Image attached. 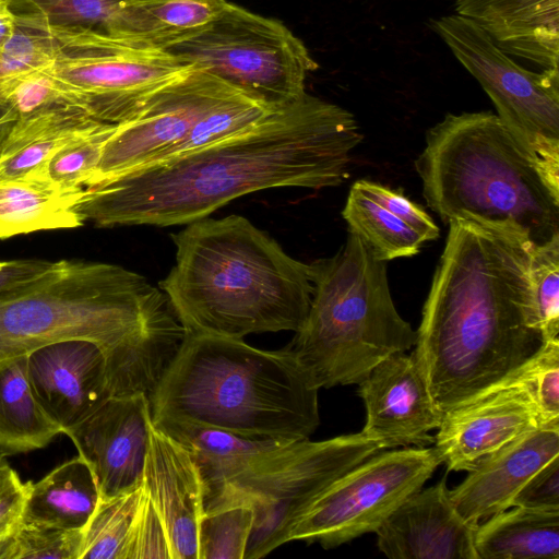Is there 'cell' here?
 Returning a JSON list of instances; mask_svg holds the SVG:
<instances>
[{"instance_id": "12", "label": "cell", "mask_w": 559, "mask_h": 559, "mask_svg": "<svg viewBox=\"0 0 559 559\" xmlns=\"http://www.w3.org/2000/svg\"><path fill=\"white\" fill-rule=\"evenodd\" d=\"M441 460L432 448L376 453L333 481L293 523L288 542L334 548L376 533L390 514L423 488Z\"/></svg>"}, {"instance_id": "2", "label": "cell", "mask_w": 559, "mask_h": 559, "mask_svg": "<svg viewBox=\"0 0 559 559\" xmlns=\"http://www.w3.org/2000/svg\"><path fill=\"white\" fill-rule=\"evenodd\" d=\"M448 224L413 353L442 414L491 391L545 343L533 305V243L468 221Z\"/></svg>"}, {"instance_id": "39", "label": "cell", "mask_w": 559, "mask_h": 559, "mask_svg": "<svg viewBox=\"0 0 559 559\" xmlns=\"http://www.w3.org/2000/svg\"><path fill=\"white\" fill-rule=\"evenodd\" d=\"M354 185L382 207L402 219L426 241L439 237V227L424 209L409 200L400 190H393L380 183L366 179L357 180Z\"/></svg>"}, {"instance_id": "37", "label": "cell", "mask_w": 559, "mask_h": 559, "mask_svg": "<svg viewBox=\"0 0 559 559\" xmlns=\"http://www.w3.org/2000/svg\"><path fill=\"white\" fill-rule=\"evenodd\" d=\"M122 2L123 0H17L15 3L26 8V11L39 12L55 26L106 32Z\"/></svg>"}, {"instance_id": "25", "label": "cell", "mask_w": 559, "mask_h": 559, "mask_svg": "<svg viewBox=\"0 0 559 559\" xmlns=\"http://www.w3.org/2000/svg\"><path fill=\"white\" fill-rule=\"evenodd\" d=\"M83 189L59 187L39 174L0 181V239L82 226L76 205Z\"/></svg>"}, {"instance_id": "28", "label": "cell", "mask_w": 559, "mask_h": 559, "mask_svg": "<svg viewBox=\"0 0 559 559\" xmlns=\"http://www.w3.org/2000/svg\"><path fill=\"white\" fill-rule=\"evenodd\" d=\"M26 355L0 359V451L38 450L62 433L36 399Z\"/></svg>"}, {"instance_id": "13", "label": "cell", "mask_w": 559, "mask_h": 559, "mask_svg": "<svg viewBox=\"0 0 559 559\" xmlns=\"http://www.w3.org/2000/svg\"><path fill=\"white\" fill-rule=\"evenodd\" d=\"M234 86L203 70L153 95L117 123L85 187L163 159Z\"/></svg>"}, {"instance_id": "42", "label": "cell", "mask_w": 559, "mask_h": 559, "mask_svg": "<svg viewBox=\"0 0 559 559\" xmlns=\"http://www.w3.org/2000/svg\"><path fill=\"white\" fill-rule=\"evenodd\" d=\"M57 262L19 259L0 261V299L13 296L47 275Z\"/></svg>"}, {"instance_id": "40", "label": "cell", "mask_w": 559, "mask_h": 559, "mask_svg": "<svg viewBox=\"0 0 559 559\" xmlns=\"http://www.w3.org/2000/svg\"><path fill=\"white\" fill-rule=\"evenodd\" d=\"M28 493V483L22 481L0 452V542L21 524Z\"/></svg>"}, {"instance_id": "31", "label": "cell", "mask_w": 559, "mask_h": 559, "mask_svg": "<svg viewBox=\"0 0 559 559\" xmlns=\"http://www.w3.org/2000/svg\"><path fill=\"white\" fill-rule=\"evenodd\" d=\"M139 488L111 497H99L83 528L80 559H127L135 515L143 496Z\"/></svg>"}, {"instance_id": "30", "label": "cell", "mask_w": 559, "mask_h": 559, "mask_svg": "<svg viewBox=\"0 0 559 559\" xmlns=\"http://www.w3.org/2000/svg\"><path fill=\"white\" fill-rule=\"evenodd\" d=\"M15 14L13 34L0 51V98L20 81L48 69L57 56L45 16L36 11Z\"/></svg>"}, {"instance_id": "46", "label": "cell", "mask_w": 559, "mask_h": 559, "mask_svg": "<svg viewBox=\"0 0 559 559\" xmlns=\"http://www.w3.org/2000/svg\"><path fill=\"white\" fill-rule=\"evenodd\" d=\"M0 452H2V451H0Z\"/></svg>"}, {"instance_id": "1", "label": "cell", "mask_w": 559, "mask_h": 559, "mask_svg": "<svg viewBox=\"0 0 559 559\" xmlns=\"http://www.w3.org/2000/svg\"><path fill=\"white\" fill-rule=\"evenodd\" d=\"M362 139L352 112L306 92L241 133L84 187L76 211L97 227L187 225L254 191L336 187Z\"/></svg>"}, {"instance_id": "44", "label": "cell", "mask_w": 559, "mask_h": 559, "mask_svg": "<svg viewBox=\"0 0 559 559\" xmlns=\"http://www.w3.org/2000/svg\"><path fill=\"white\" fill-rule=\"evenodd\" d=\"M15 120L16 115L14 110L9 105L0 100V153Z\"/></svg>"}, {"instance_id": "18", "label": "cell", "mask_w": 559, "mask_h": 559, "mask_svg": "<svg viewBox=\"0 0 559 559\" xmlns=\"http://www.w3.org/2000/svg\"><path fill=\"white\" fill-rule=\"evenodd\" d=\"M475 525L455 509L447 478L407 497L376 531L391 559H478Z\"/></svg>"}, {"instance_id": "43", "label": "cell", "mask_w": 559, "mask_h": 559, "mask_svg": "<svg viewBox=\"0 0 559 559\" xmlns=\"http://www.w3.org/2000/svg\"><path fill=\"white\" fill-rule=\"evenodd\" d=\"M15 19L16 14L12 10L11 4L0 0V51L13 34Z\"/></svg>"}, {"instance_id": "20", "label": "cell", "mask_w": 559, "mask_h": 559, "mask_svg": "<svg viewBox=\"0 0 559 559\" xmlns=\"http://www.w3.org/2000/svg\"><path fill=\"white\" fill-rule=\"evenodd\" d=\"M558 455L559 425H543L478 463L450 490V498L462 518L477 526L510 509L525 483Z\"/></svg>"}, {"instance_id": "17", "label": "cell", "mask_w": 559, "mask_h": 559, "mask_svg": "<svg viewBox=\"0 0 559 559\" xmlns=\"http://www.w3.org/2000/svg\"><path fill=\"white\" fill-rule=\"evenodd\" d=\"M540 426L536 408L522 391L498 388L444 413L433 448L448 471L469 472Z\"/></svg>"}, {"instance_id": "32", "label": "cell", "mask_w": 559, "mask_h": 559, "mask_svg": "<svg viewBox=\"0 0 559 559\" xmlns=\"http://www.w3.org/2000/svg\"><path fill=\"white\" fill-rule=\"evenodd\" d=\"M498 388L522 391L536 408L542 425H559V338L545 342L533 357L492 390Z\"/></svg>"}, {"instance_id": "7", "label": "cell", "mask_w": 559, "mask_h": 559, "mask_svg": "<svg viewBox=\"0 0 559 559\" xmlns=\"http://www.w3.org/2000/svg\"><path fill=\"white\" fill-rule=\"evenodd\" d=\"M386 261L349 230L332 257L310 263L313 293L290 349L318 389L359 384L386 357L415 346L397 312Z\"/></svg>"}, {"instance_id": "24", "label": "cell", "mask_w": 559, "mask_h": 559, "mask_svg": "<svg viewBox=\"0 0 559 559\" xmlns=\"http://www.w3.org/2000/svg\"><path fill=\"white\" fill-rule=\"evenodd\" d=\"M100 123L68 106L16 119L0 153V181L38 173L62 146Z\"/></svg>"}, {"instance_id": "3", "label": "cell", "mask_w": 559, "mask_h": 559, "mask_svg": "<svg viewBox=\"0 0 559 559\" xmlns=\"http://www.w3.org/2000/svg\"><path fill=\"white\" fill-rule=\"evenodd\" d=\"M185 334L163 290L110 263L57 261L34 285L0 299V359L91 341L105 353L111 395L150 397Z\"/></svg>"}, {"instance_id": "45", "label": "cell", "mask_w": 559, "mask_h": 559, "mask_svg": "<svg viewBox=\"0 0 559 559\" xmlns=\"http://www.w3.org/2000/svg\"><path fill=\"white\" fill-rule=\"evenodd\" d=\"M4 1L9 2V3L11 4V8H12V5H13L17 0H4Z\"/></svg>"}, {"instance_id": "11", "label": "cell", "mask_w": 559, "mask_h": 559, "mask_svg": "<svg viewBox=\"0 0 559 559\" xmlns=\"http://www.w3.org/2000/svg\"><path fill=\"white\" fill-rule=\"evenodd\" d=\"M429 27L477 80L497 116L559 193V70H526L457 14L430 20Z\"/></svg>"}, {"instance_id": "21", "label": "cell", "mask_w": 559, "mask_h": 559, "mask_svg": "<svg viewBox=\"0 0 559 559\" xmlns=\"http://www.w3.org/2000/svg\"><path fill=\"white\" fill-rule=\"evenodd\" d=\"M506 53L559 70V0H452Z\"/></svg>"}, {"instance_id": "16", "label": "cell", "mask_w": 559, "mask_h": 559, "mask_svg": "<svg viewBox=\"0 0 559 559\" xmlns=\"http://www.w3.org/2000/svg\"><path fill=\"white\" fill-rule=\"evenodd\" d=\"M26 365L36 399L64 435L111 396L106 356L94 342L44 345L26 355Z\"/></svg>"}, {"instance_id": "27", "label": "cell", "mask_w": 559, "mask_h": 559, "mask_svg": "<svg viewBox=\"0 0 559 559\" xmlns=\"http://www.w3.org/2000/svg\"><path fill=\"white\" fill-rule=\"evenodd\" d=\"M511 508L477 525L478 559H559V510Z\"/></svg>"}, {"instance_id": "8", "label": "cell", "mask_w": 559, "mask_h": 559, "mask_svg": "<svg viewBox=\"0 0 559 559\" xmlns=\"http://www.w3.org/2000/svg\"><path fill=\"white\" fill-rule=\"evenodd\" d=\"M380 451L361 432L285 442L227 481L204 513L240 503L251 507L243 559L265 557L288 542L293 523L333 481Z\"/></svg>"}, {"instance_id": "38", "label": "cell", "mask_w": 559, "mask_h": 559, "mask_svg": "<svg viewBox=\"0 0 559 559\" xmlns=\"http://www.w3.org/2000/svg\"><path fill=\"white\" fill-rule=\"evenodd\" d=\"M127 559H171L167 531L145 491L133 523Z\"/></svg>"}, {"instance_id": "22", "label": "cell", "mask_w": 559, "mask_h": 559, "mask_svg": "<svg viewBox=\"0 0 559 559\" xmlns=\"http://www.w3.org/2000/svg\"><path fill=\"white\" fill-rule=\"evenodd\" d=\"M152 421L156 428L185 448L192 457L203 486L204 509L218 496L227 481L259 456L288 442L168 418Z\"/></svg>"}, {"instance_id": "35", "label": "cell", "mask_w": 559, "mask_h": 559, "mask_svg": "<svg viewBox=\"0 0 559 559\" xmlns=\"http://www.w3.org/2000/svg\"><path fill=\"white\" fill-rule=\"evenodd\" d=\"M252 523L253 510L243 503L205 512L199 524L198 559H243Z\"/></svg>"}, {"instance_id": "41", "label": "cell", "mask_w": 559, "mask_h": 559, "mask_svg": "<svg viewBox=\"0 0 559 559\" xmlns=\"http://www.w3.org/2000/svg\"><path fill=\"white\" fill-rule=\"evenodd\" d=\"M512 507L559 510V455L537 471L521 488Z\"/></svg>"}, {"instance_id": "10", "label": "cell", "mask_w": 559, "mask_h": 559, "mask_svg": "<svg viewBox=\"0 0 559 559\" xmlns=\"http://www.w3.org/2000/svg\"><path fill=\"white\" fill-rule=\"evenodd\" d=\"M167 51L271 108L306 93L307 75L319 67L281 21L228 1L200 33Z\"/></svg>"}, {"instance_id": "33", "label": "cell", "mask_w": 559, "mask_h": 559, "mask_svg": "<svg viewBox=\"0 0 559 559\" xmlns=\"http://www.w3.org/2000/svg\"><path fill=\"white\" fill-rule=\"evenodd\" d=\"M117 123L103 122L57 151L36 174L67 189L84 188L94 174L103 147Z\"/></svg>"}, {"instance_id": "34", "label": "cell", "mask_w": 559, "mask_h": 559, "mask_svg": "<svg viewBox=\"0 0 559 559\" xmlns=\"http://www.w3.org/2000/svg\"><path fill=\"white\" fill-rule=\"evenodd\" d=\"M535 320L544 342L559 338V234L530 250Z\"/></svg>"}, {"instance_id": "26", "label": "cell", "mask_w": 559, "mask_h": 559, "mask_svg": "<svg viewBox=\"0 0 559 559\" xmlns=\"http://www.w3.org/2000/svg\"><path fill=\"white\" fill-rule=\"evenodd\" d=\"M99 497L88 464L78 454L38 481H28L22 521L47 527L83 530Z\"/></svg>"}, {"instance_id": "36", "label": "cell", "mask_w": 559, "mask_h": 559, "mask_svg": "<svg viewBox=\"0 0 559 559\" xmlns=\"http://www.w3.org/2000/svg\"><path fill=\"white\" fill-rule=\"evenodd\" d=\"M83 530L24 523L0 542V559H80Z\"/></svg>"}, {"instance_id": "19", "label": "cell", "mask_w": 559, "mask_h": 559, "mask_svg": "<svg viewBox=\"0 0 559 559\" xmlns=\"http://www.w3.org/2000/svg\"><path fill=\"white\" fill-rule=\"evenodd\" d=\"M143 488L167 531L171 559H198L203 486L192 457L152 421Z\"/></svg>"}, {"instance_id": "6", "label": "cell", "mask_w": 559, "mask_h": 559, "mask_svg": "<svg viewBox=\"0 0 559 559\" xmlns=\"http://www.w3.org/2000/svg\"><path fill=\"white\" fill-rule=\"evenodd\" d=\"M427 205L444 222L510 230L535 245L559 234V193L490 111L449 114L415 162Z\"/></svg>"}, {"instance_id": "9", "label": "cell", "mask_w": 559, "mask_h": 559, "mask_svg": "<svg viewBox=\"0 0 559 559\" xmlns=\"http://www.w3.org/2000/svg\"><path fill=\"white\" fill-rule=\"evenodd\" d=\"M48 27L57 56L41 73L61 105L103 122L130 118L153 95L195 69L168 51L143 48L106 32L49 23Z\"/></svg>"}, {"instance_id": "15", "label": "cell", "mask_w": 559, "mask_h": 559, "mask_svg": "<svg viewBox=\"0 0 559 559\" xmlns=\"http://www.w3.org/2000/svg\"><path fill=\"white\" fill-rule=\"evenodd\" d=\"M366 408L360 431L380 450L433 442L443 414L436 407L414 355L393 354L359 383Z\"/></svg>"}, {"instance_id": "5", "label": "cell", "mask_w": 559, "mask_h": 559, "mask_svg": "<svg viewBox=\"0 0 559 559\" xmlns=\"http://www.w3.org/2000/svg\"><path fill=\"white\" fill-rule=\"evenodd\" d=\"M319 389L293 350L242 338L186 333L150 395L152 419L295 441L320 424Z\"/></svg>"}, {"instance_id": "29", "label": "cell", "mask_w": 559, "mask_h": 559, "mask_svg": "<svg viewBox=\"0 0 559 559\" xmlns=\"http://www.w3.org/2000/svg\"><path fill=\"white\" fill-rule=\"evenodd\" d=\"M349 230L383 260L413 257L425 240L402 219L361 192L354 183L342 211Z\"/></svg>"}, {"instance_id": "4", "label": "cell", "mask_w": 559, "mask_h": 559, "mask_svg": "<svg viewBox=\"0 0 559 559\" xmlns=\"http://www.w3.org/2000/svg\"><path fill=\"white\" fill-rule=\"evenodd\" d=\"M171 238L176 263L159 286L186 333L242 338L302 325L310 265L249 219L203 217Z\"/></svg>"}, {"instance_id": "14", "label": "cell", "mask_w": 559, "mask_h": 559, "mask_svg": "<svg viewBox=\"0 0 559 559\" xmlns=\"http://www.w3.org/2000/svg\"><path fill=\"white\" fill-rule=\"evenodd\" d=\"M151 425L147 395H111L67 433L88 464L100 497L142 486Z\"/></svg>"}, {"instance_id": "23", "label": "cell", "mask_w": 559, "mask_h": 559, "mask_svg": "<svg viewBox=\"0 0 559 559\" xmlns=\"http://www.w3.org/2000/svg\"><path fill=\"white\" fill-rule=\"evenodd\" d=\"M227 0H123L106 33L157 50L190 39L207 26Z\"/></svg>"}]
</instances>
